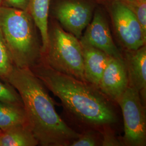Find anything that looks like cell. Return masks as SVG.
I'll return each mask as SVG.
<instances>
[{
  "instance_id": "obj_5",
  "label": "cell",
  "mask_w": 146,
  "mask_h": 146,
  "mask_svg": "<svg viewBox=\"0 0 146 146\" xmlns=\"http://www.w3.org/2000/svg\"><path fill=\"white\" fill-rule=\"evenodd\" d=\"M116 102L120 106L123 117L125 134L122 144L146 146V114L139 93L128 87Z\"/></svg>"
},
{
  "instance_id": "obj_2",
  "label": "cell",
  "mask_w": 146,
  "mask_h": 146,
  "mask_svg": "<svg viewBox=\"0 0 146 146\" xmlns=\"http://www.w3.org/2000/svg\"><path fill=\"white\" fill-rule=\"evenodd\" d=\"M8 82L21 96L28 125L38 145L70 146L80 136L58 114L47 88L31 69L16 67Z\"/></svg>"
},
{
  "instance_id": "obj_4",
  "label": "cell",
  "mask_w": 146,
  "mask_h": 146,
  "mask_svg": "<svg viewBox=\"0 0 146 146\" xmlns=\"http://www.w3.org/2000/svg\"><path fill=\"white\" fill-rule=\"evenodd\" d=\"M42 61L50 68L87 82L84 74L82 49L80 40L57 23L48 26L47 50Z\"/></svg>"
},
{
  "instance_id": "obj_1",
  "label": "cell",
  "mask_w": 146,
  "mask_h": 146,
  "mask_svg": "<svg viewBox=\"0 0 146 146\" xmlns=\"http://www.w3.org/2000/svg\"><path fill=\"white\" fill-rule=\"evenodd\" d=\"M31 70L81 123L101 131L117 122L110 100L93 84L59 73L42 60Z\"/></svg>"
},
{
  "instance_id": "obj_19",
  "label": "cell",
  "mask_w": 146,
  "mask_h": 146,
  "mask_svg": "<svg viewBox=\"0 0 146 146\" xmlns=\"http://www.w3.org/2000/svg\"><path fill=\"white\" fill-rule=\"evenodd\" d=\"M103 139L101 145L103 146H119L123 145L114 135V132L110 128V126L104 127L101 131Z\"/></svg>"
},
{
  "instance_id": "obj_12",
  "label": "cell",
  "mask_w": 146,
  "mask_h": 146,
  "mask_svg": "<svg viewBox=\"0 0 146 146\" xmlns=\"http://www.w3.org/2000/svg\"><path fill=\"white\" fill-rule=\"evenodd\" d=\"M50 0H29L28 11L40 31L42 55L46 52L48 42V17Z\"/></svg>"
},
{
  "instance_id": "obj_21",
  "label": "cell",
  "mask_w": 146,
  "mask_h": 146,
  "mask_svg": "<svg viewBox=\"0 0 146 146\" xmlns=\"http://www.w3.org/2000/svg\"><path fill=\"white\" fill-rule=\"evenodd\" d=\"M137 2H146V0H134Z\"/></svg>"
},
{
  "instance_id": "obj_3",
  "label": "cell",
  "mask_w": 146,
  "mask_h": 146,
  "mask_svg": "<svg viewBox=\"0 0 146 146\" xmlns=\"http://www.w3.org/2000/svg\"><path fill=\"white\" fill-rule=\"evenodd\" d=\"M0 33L16 67L31 69L41 61L42 44L28 11L1 5Z\"/></svg>"
},
{
  "instance_id": "obj_18",
  "label": "cell",
  "mask_w": 146,
  "mask_h": 146,
  "mask_svg": "<svg viewBox=\"0 0 146 146\" xmlns=\"http://www.w3.org/2000/svg\"><path fill=\"white\" fill-rule=\"evenodd\" d=\"M99 142L94 133L89 131L83 134H81L78 139L72 142L70 146H99Z\"/></svg>"
},
{
  "instance_id": "obj_16",
  "label": "cell",
  "mask_w": 146,
  "mask_h": 146,
  "mask_svg": "<svg viewBox=\"0 0 146 146\" xmlns=\"http://www.w3.org/2000/svg\"><path fill=\"white\" fill-rule=\"evenodd\" d=\"M0 102L23 104L21 96L11 84L0 80Z\"/></svg>"
},
{
  "instance_id": "obj_6",
  "label": "cell",
  "mask_w": 146,
  "mask_h": 146,
  "mask_svg": "<svg viewBox=\"0 0 146 146\" xmlns=\"http://www.w3.org/2000/svg\"><path fill=\"white\" fill-rule=\"evenodd\" d=\"M110 15L116 36L125 50H135L146 45V36L135 15L123 0H113Z\"/></svg>"
},
{
  "instance_id": "obj_20",
  "label": "cell",
  "mask_w": 146,
  "mask_h": 146,
  "mask_svg": "<svg viewBox=\"0 0 146 146\" xmlns=\"http://www.w3.org/2000/svg\"><path fill=\"white\" fill-rule=\"evenodd\" d=\"M5 3V6L28 11L29 0H3Z\"/></svg>"
},
{
  "instance_id": "obj_14",
  "label": "cell",
  "mask_w": 146,
  "mask_h": 146,
  "mask_svg": "<svg viewBox=\"0 0 146 146\" xmlns=\"http://www.w3.org/2000/svg\"><path fill=\"white\" fill-rule=\"evenodd\" d=\"M21 125H28L23 105L0 102V129Z\"/></svg>"
},
{
  "instance_id": "obj_23",
  "label": "cell",
  "mask_w": 146,
  "mask_h": 146,
  "mask_svg": "<svg viewBox=\"0 0 146 146\" xmlns=\"http://www.w3.org/2000/svg\"><path fill=\"white\" fill-rule=\"evenodd\" d=\"M1 132H2V131L0 129V134H1Z\"/></svg>"
},
{
  "instance_id": "obj_11",
  "label": "cell",
  "mask_w": 146,
  "mask_h": 146,
  "mask_svg": "<svg viewBox=\"0 0 146 146\" xmlns=\"http://www.w3.org/2000/svg\"><path fill=\"white\" fill-rule=\"evenodd\" d=\"M83 54L84 77L87 82L99 89L100 82L110 56L80 40Z\"/></svg>"
},
{
  "instance_id": "obj_15",
  "label": "cell",
  "mask_w": 146,
  "mask_h": 146,
  "mask_svg": "<svg viewBox=\"0 0 146 146\" xmlns=\"http://www.w3.org/2000/svg\"><path fill=\"white\" fill-rule=\"evenodd\" d=\"M16 67L5 40L0 33V80L9 83V80Z\"/></svg>"
},
{
  "instance_id": "obj_8",
  "label": "cell",
  "mask_w": 146,
  "mask_h": 146,
  "mask_svg": "<svg viewBox=\"0 0 146 146\" xmlns=\"http://www.w3.org/2000/svg\"><path fill=\"white\" fill-rule=\"evenodd\" d=\"M80 40L102 51L110 57L123 59L113 41L108 21L100 10L95 11L92 21Z\"/></svg>"
},
{
  "instance_id": "obj_7",
  "label": "cell",
  "mask_w": 146,
  "mask_h": 146,
  "mask_svg": "<svg viewBox=\"0 0 146 146\" xmlns=\"http://www.w3.org/2000/svg\"><path fill=\"white\" fill-rule=\"evenodd\" d=\"M94 6L84 0H63L54 9V15L63 28L80 38L94 15Z\"/></svg>"
},
{
  "instance_id": "obj_10",
  "label": "cell",
  "mask_w": 146,
  "mask_h": 146,
  "mask_svg": "<svg viewBox=\"0 0 146 146\" xmlns=\"http://www.w3.org/2000/svg\"><path fill=\"white\" fill-rule=\"evenodd\" d=\"M123 58L127 73L128 87L139 93L144 104L146 98V45L135 50H125Z\"/></svg>"
},
{
  "instance_id": "obj_17",
  "label": "cell",
  "mask_w": 146,
  "mask_h": 146,
  "mask_svg": "<svg viewBox=\"0 0 146 146\" xmlns=\"http://www.w3.org/2000/svg\"><path fill=\"white\" fill-rule=\"evenodd\" d=\"M135 15L142 32L146 36V2H140L134 0H123Z\"/></svg>"
},
{
  "instance_id": "obj_9",
  "label": "cell",
  "mask_w": 146,
  "mask_h": 146,
  "mask_svg": "<svg viewBox=\"0 0 146 146\" xmlns=\"http://www.w3.org/2000/svg\"><path fill=\"white\" fill-rule=\"evenodd\" d=\"M128 87V79L123 59L110 57L99 89L108 99L116 102Z\"/></svg>"
},
{
  "instance_id": "obj_22",
  "label": "cell",
  "mask_w": 146,
  "mask_h": 146,
  "mask_svg": "<svg viewBox=\"0 0 146 146\" xmlns=\"http://www.w3.org/2000/svg\"><path fill=\"white\" fill-rule=\"evenodd\" d=\"M2 2H3V0H0V6L1 5V4H2Z\"/></svg>"
},
{
  "instance_id": "obj_13",
  "label": "cell",
  "mask_w": 146,
  "mask_h": 146,
  "mask_svg": "<svg viewBox=\"0 0 146 146\" xmlns=\"http://www.w3.org/2000/svg\"><path fill=\"white\" fill-rule=\"evenodd\" d=\"M38 142L28 125L12 127L0 134V146H36Z\"/></svg>"
}]
</instances>
